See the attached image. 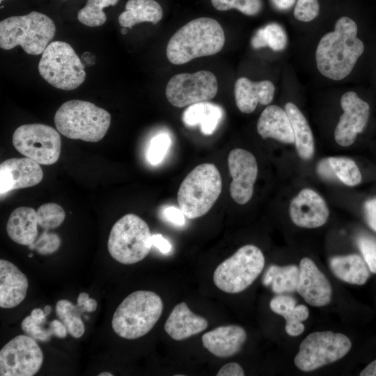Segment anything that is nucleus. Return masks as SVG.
Here are the masks:
<instances>
[{"mask_svg": "<svg viewBox=\"0 0 376 376\" xmlns=\"http://www.w3.org/2000/svg\"><path fill=\"white\" fill-rule=\"evenodd\" d=\"M364 50L355 21L347 16L340 17L334 29L318 41L315 51L316 68L328 79L343 80L352 72Z\"/></svg>", "mask_w": 376, "mask_h": 376, "instance_id": "1", "label": "nucleus"}, {"mask_svg": "<svg viewBox=\"0 0 376 376\" xmlns=\"http://www.w3.org/2000/svg\"><path fill=\"white\" fill-rule=\"evenodd\" d=\"M225 40L223 28L216 19L196 18L171 36L166 47V56L173 64H185L194 58L218 53Z\"/></svg>", "mask_w": 376, "mask_h": 376, "instance_id": "2", "label": "nucleus"}, {"mask_svg": "<svg viewBox=\"0 0 376 376\" xmlns=\"http://www.w3.org/2000/svg\"><path fill=\"white\" fill-rule=\"evenodd\" d=\"M163 308V301L155 292L135 291L125 297L116 309L111 321L112 328L123 338H139L154 327Z\"/></svg>", "mask_w": 376, "mask_h": 376, "instance_id": "3", "label": "nucleus"}, {"mask_svg": "<svg viewBox=\"0 0 376 376\" xmlns=\"http://www.w3.org/2000/svg\"><path fill=\"white\" fill-rule=\"evenodd\" d=\"M110 123L111 115L107 111L79 100L64 102L54 116V124L58 132L69 139L88 142L100 141Z\"/></svg>", "mask_w": 376, "mask_h": 376, "instance_id": "4", "label": "nucleus"}, {"mask_svg": "<svg viewBox=\"0 0 376 376\" xmlns=\"http://www.w3.org/2000/svg\"><path fill=\"white\" fill-rule=\"evenodd\" d=\"M56 26L46 15L32 11L12 16L0 22V47L10 50L19 45L31 55L42 54L54 37Z\"/></svg>", "mask_w": 376, "mask_h": 376, "instance_id": "5", "label": "nucleus"}, {"mask_svg": "<svg viewBox=\"0 0 376 376\" xmlns=\"http://www.w3.org/2000/svg\"><path fill=\"white\" fill-rule=\"evenodd\" d=\"M221 187V175L214 164L196 166L179 187L177 200L180 210L190 219L203 216L219 198Z\"/></svg>", "mask_w": 376, "mask_h": 376, "instance_id": "6", "label": "nucleus"}, {"mask_svg": "<svg viewBox=\"0 0 376 376\" xmlns=\"http://www.w3.org/2000/svg\"><path fill=\"white\" fill-rule=\"evenodd\" d=\"M152 234L147 223L139 216L127 214L113 226L108 239V251L116 261L131 265L149 253Z\"/></svg>", "mask_w": 376, "mask_h": 376, "instance_id": "7", "label": "nucleus"}, {"mask_svg": "<svg viewBox=\"0 0 376 376\" xmlns=\"http://www.w3.org/2000/svg\"><path fill=\"white\" fill-rule=\"evenodd\" d=\"M38 69L47 82L61 90H75L86 79L85 65L74 49L63 41H53L48 45Z\"/></svg>", "mask_w": 376, "mask_h": 376, "instance_id": "8", "label": "nucleus"}, {"mask_svg": "<svg viewBox=\"0 0 376 376\" xmlns=\"http://www.w3.org/2000/svg\"><path fill=\"white\" fill-rule=\"evenodd\" d=\"M264 266L262 251L252 244L244 245L217 267L213 281L223 292L239 293L253 283Z\"/></svg>", "mask_w": 376, "mask_h": 376, "instance_id": "9", "label": "nucleus"}, {"mask_svg": "<svg viewBox=\"0 0 376 376\" xmlns=\"http://www.w3.org/2000/svg\"><path fill=\"white\" fill-rule=\"evenodd\" d=\"M351 347V340L345 334L330 331L313 332L301 343L294 362L301 371H313L342 359Z\"/></svg>", "mask_w": 376, "mask_h": 376, "instance_id": "10", "label": "nucleus"}, {"mask_svg": "<svg viewBox=\"0 0 376 376\" xmlns=\"http://www.w3.org/2000/svg\"><path fill=\"white\" fill-rule=\"evenodd\" d=\"M15 149L40 164L50 165L59 158L61 139L52 127L40 124H25L17 127L13 135Z\"/></svg>", "mask_w": 376, "mask_h": 376, "instance_id": "11", "label": "nucleus"}, {"mask_svg": "<svg viewBox=\"0 0 376 376\" xmlns=\"http://www.w3.org/2000/svg\"><path fill=\"white\" fill-rule=\"evenodd\" d=\"M218 91L215 75L208 70L180 73L169 81L165 93L169 103L182 108L213 98Z\"/></svg>", "mask_w": 376, "mask_h": 376, "instance_id": "12", "label": "nucleus"}, {"mask_svg": "<svg viewBox=\"0 0 376 376\" xmlns=\"http://www.w3.org/2000/svg\"><path fill=\"white\" fill-rule=\"evenodd\" d=\"M43 353L36 340L19 335L0 351L1 376H32L40 369Z\"/></svg>", "mask_w": 376, "mask_h": 376, "instance_id": "13", "label": "nucleus"}, {"mask_svg": "<svg viewBox=\"0 0 376 376\" xmlns=\"http://www.w3.org/2000/svg\"><path fill=\"white\" fill-rule=\"evenodd\" d=\"M343 111L334 130V139L341 146H351L359 134L367 125L370 108L368 103L352 91L345 93L340 98Z\"/></svg>", "mask_w": 376, "mask_h": 376, "instance_id": "14", "label": "nucleus"}, {"mask_svg": "<svg viewBox=\"0 0 376 376\" xmlns=\"http://www.w3.org/2000/svg\"><path fill=\"white\" fill-rule=\"evenodd\" d=\"M228 165L232 178L230 196L237 203L246 204L253 194L254 183L258 175L256 159L251 152L235 148L228 155Z\"/></svg>", "mask_w": 376, "mask_h": 376, "instance_id": "15", "label": "nucleus"}, {"mask_svg": "<svg viewBox=\"0 0 376 376\" xmlns=\"http://www.w3.org/2000/svg\"><path fill=\"white\" fill-rule=\"evenodd\" d=\"M289 213L296 226L315 228L326 223L329 211L325 201L318 193L306 188L292 198Z\"/></svg>", "mask_w": 376, "mask_h": 376, "instance_id": "16", "label": "nucleus"}, {"mask_svg": "<svg viewBox=\"0 0 376 376\" xmlns=\"http://www.w3.org/2000/svg\"><path fill=\"white\" fill-rule=\"evenodd\" d=\"M43 172L40 164L28 158H11L0 164L1 195L13 189L26 188L40 183Z\"/></svg>", "mask_w": 376, "mask_h": 376, "instance_id": "17", "label": "nucleus"}, {"mask_svg": "<svg viewBox=\"0 0 376 376\" xmlns=\"http://www.w3.org/2000/svg\"><path fill=\"white\" fill-rule=\"evenodd\" d=\"M297 292L308 304L324 306L331 299V286L315 263L308 258H303L299 264Z\"/></svg>", "mask_w": 376, "mask_h": 376, "instance_id": "18", "label": "nucleus"}, {"mask_svg": "<svg viewBox=\"0 0 376 376\" xmlns=\"http://www.w3.org/2000/svg\"><path fill=\"white\" fill-rule=\"evenodd\" d=\"M246 332L238 325L218 327L202 336L203 347L218 357H229L240 352Z\"/></svg>", "mask_w": 376, "mask_h": 376, "instance_id": "19", "label": "nucleus"}, {"mask_svg": "<svg viewBox=\"0 0 376 376\" xmlns=\"http://www.w3.org/2000/svg\"><path fill=\"white\" fill-rule=\"evenodd\" d=\"M275 86L269 80L253 81L246 77L239 78L235 84V100L239 110L251 113L258 104H269L274 96Z\"/></svg>", "mask_w": 376, "mask_h": 376, "instance_id": "20", "label": "nucleus"}, {"mask_svg": "<svg viewBox=\"0 0 376 376\" xmlns=\"http://www.w3.org/2000/svg\"><path fill=\"white\" fill-rule=\"evenodd\" d=\"M29 286L26 275L10 261L0 260V307L11 308L25 298Z\"/></svg>", "mask_w": 376, "mask_h": 376, "instance_id": "21", "label": "nucleus"}, {"mask_svg": "<svg viewBox=\"0 0 376 376\" xmlns=\"http://www.w3.org/2000/svg\"><path fill=\"white\" fill-rule=\"evenodd\" d=\"M207 326L205 318L194 313L185 302H181L173 308L164 330L173 340H182L203 331Z\"/></svg>", "mask_w": 376, "mask_h": 376, "instance_id": "22", "label": "nucleus"}, {"mask_svg": "<svg viewBox=\"0 0 376 376\" xmlns=\"http://www.w3.org/2000/svg\"><path fill=\"white\" fill-rule=\"evenodd\" d=\"M258 133L263 139L272 138L285 143L295 142L294 133L288 116L279 106L268 105L257 123Z\"/></svg>", "mask_w": 376, "mask_h": 376, "instance_id": "23", "label": "nucleus"}, {"mask_svg": "<svg viewBox=\"0 0 376 376\" xmlns=\"http://www.w3.org/2000/svg\"><path fill=\"white\" fill-rule=\"evenodd\" d=\"M38 225L36 211L31 207H19L11 212L6 231L15 242L29 246L37 240Z\"/></svg>", "mask_w": 376, "mask_h": 376, "instance_id": "24", "label": "nucleus"}, {"mask_svg": "<svg viewBox=\"0 0 376 376\" xmlns=\"http://www.w3.org/2000/svg\"><path fill=\"white\" fill-rule=\"evenodd\" d=\"M296 304L297 301L293 297L283 295L274 297L269 303L271 310L285 319V329L291 336H297L303 333L305 327L302 322L309 315L307 306Z\"/></svg>", "mask_w": 376, "mask_h": 376, "instance_id": "25", "label": "nucleus"}, {"mask_svg": "<svg viewBox=\"0 0 376 376\" xmlns=\"http://www.w3.org/2000/svg\"><path fill=\"white\" fill-rule=\"evenodd\" d=\"M223 116V109L218 104L200 102L189 105L182 113V120L188 127L199 125L205 135L214 133Z\"/></svg>", "mask_w": 376, "mask_h": 376, "instance_id": "26", "label": "nucleus"}, {"mask_svg": "<svg viewBox=\"0 0 376 376\" xmlns=\"http://www.w3.org/2000/svg\"><path fill=\"white\" fill-rule=\"evenodd\" d=\"M294 133L295 143L299 156L308 160L315 152V141L308 122L300 109L292 102L285 105Z\"/></svg>", "mask_w": 376, "mask_h": 376, "instance_id": "27", "label": "nucleus"}, {"mask_svg": "<svg viewBox=\"0 0 376 376\" xmlns=\"http://www.w3.org/2000/svg\"><path fill=\"white\" fill-rule=\"evenodd\" d=\"M329 265L336 277L350 284L363 285L370 276L367 263L357 254L333 257Z\"/></svg>", "mask_w": 376, "mask_h": 376, "instance_id": "28", "label": "nucleus"}, {"mask_svg": "<svg viewBox=\"0 0 376 376\" xmlns=\"http://www.w3.org/2000/svg\"><path fill=\"white\" fill-rule=\"evenodd\" d=\"M162 16V8L155 0H128L125 10L118 17V22L122 27L132 28L144 22L156 24Z\"/></svg>", "mask_w": 376, "mask_h": 376, "instance_id": "29", "label": "nucleus"}, {"mask_svg": "<svg viewBox=\"0 0 376 376\" xmlns=\"http://www.w3.org/2000/svg\"><path fill=\"white\" fill-rule=\"evenodd\" d=\"M299 276V267L295 265L269 267L263 278L265 286H271L276 294L297 291Z\"/></svg>", "mask_w": 376, "mask_h": 376, "instance_id": "30", "label": "nucleus"}, {"mask_svg": "<svg viewBox=\"0 0 376 376\" xmlns=\"http://www.w3.org/2000/svg\"><path fill=\"white\" fill-rule=\"evenodd\" d=\"M21 328L26 335L41 342L49 341L52 336L64 338L68 334L59 320L47 322V317L33 318L31 315L22 320Z\"/></svg>", "mask_w": 376, "mask_h": 376, "instance_id": "31", "label": "nucleus"}, {"mask_svg": "<svg viewBox=\"0 0 376 376\" xmlns=\"http://www.w3.org/2000/svg\"><path fill=\"white\" fill-rule=\"evenodd\" d=\"M251 45L256 49L268 47L274 52H280L288 45V36L281 25L272 22L256 31Z\"/></svg>", "mask_w": 376, "mask_h": 376, "instance_id": "32", "label": "nucleus"}, {"mask_svg": "<svg viewBox=\"0 0 376 376\" xmlns=\"http://www.w3.org/2000/svg\"><path fill=\"white\" fill-rule=\"evenodd\" d=\"M84 311L69 300L60 299L56 305V313L58 320L64 324L68 333L73 338H79L85 331V326L81 318Z\"/></svg>", "mask_w": 376, "mask_h": 376, "instance_id": "33", "label": "nucleus"}, {"mask_svg": "<svg viewBox=\"0 0 376 376\" xmlns=\"http://www.w3.org/2000/svg\"><path fill=\"white\" fill-rule=\"evenodd\" d=\"M119 0H87L86 6L77 13L78 20L83 24L95 27L103 25L107 20V15L103 9L113 6Z\"/></svg>", "mask_w": 376, "mask_h": 376, "instance_id": "34", "label": "nucleus"}, {"mask_svg": "<svg viewBox=\"0 0 376 376\" xmlns=\"http://www.w3.org/2000/svg\"><path fill=\"white\" fill-rule=\"evenodd\" d=\"M338 180L347 186H356L361 181V173L352 159L344 157H327Z\"/></svg>", "mask_w": 376, "mask_h": 376, "instance_id": "35", "label": "nucleus"}, {"mask_svg": "<svg viewBox=\"0 0 376 376\" xmlns=\"http://www.w3.org/2000/svg\"><path fill=\"white\" fill-rule=\"evenodd\" d=\"M36 213L38 225L45 230L56 228L63 222L65 217L63 207L54 203L42 205Z\"/></svg>", "mask_w": 376, "mask_h": 376, "instance_id": "36", "label": "nucleus"}, {"mask_svg": "<svg viewBox=\"0 0 376 376\" xmlns=\"http://www.w3.org/2000/svg\"><path fill=\"white\" fill-rule=\"evenodd\" d=\"M214 8L220 11L235 8L242 13L253 16L262 10V0H211Z\"/></svg>", "mask_w": 376, "mask_h": 376, "instance_id": "37", "label": "nucleus"}, {"mask_svg": "<svg viewBox=\"0 0 376 376\" xmlns=\"http://www.w3.org/2000/svg\"><path fill=\"white\" fill-rule=\"evenodd\" d=\"M171 143V139L168 134L161 133L153 137L147 152L148 162L152 165L159 164L164 159Z\"/></svg>", "mask_w": 376, "mask_h": 376, "instance_id": "38", "label": "nucleus"}, {"mask_svg": "<svg viewBox=\"0 0 376 376\" xmlns=\"http://www.w3.org/2000/svg\"><path fill=\"white\" fill-rule=\"evenodd\" d=\"M358 246L371 273H376V238L361 235L357 238Z\"/></svg>", "mask_w": 376, "mask_h": 376, "instance_id": "39", "label": "nucleus"}, {"mask_svg": "<svg viewBox=\"0 0 376 376\" xmlns=\"http://www.w3.org/2000/svg\"><path fill=\"white\" fill-rule=\"evenodd\" d=\"M60 244L61 239L58 235L45 230L36 242L28 246L31 249H36L40 254L47 255L55 252Z\"/></svg>", "mask_w": 376, "mask_h": 376, "instance_id": "40", "label": "nucleus"}, {"mask_svg": "<svg viewBox=\"0 0 376 376\" xmlns=\"http://www.w3.org/2000/svg\"><path fill=\"white\" fill-rule=\"evenodd\" d=\"M319 12L318 0H297L293 14L298 21L309 22L318 17Z\"/></svg>", "mask_w": 376, "mask_h": 376, "instance_id": "41", "label": "nucleus"}, {"mask_svg": "<svg viewBox=\"0 0 376 376\" xmlns=\"http://www.w3.org/2000/svg\"><path fill=\"white\" fill-rule=\"evenodd\" d=\"M163 216L166 221L175 226H182L185 224V215L180 208L173 206L167 207L164 210Z\"/></svg>", "mask_w": 376, "mask_h": 376, "instance_id": "42", "label": "nucleus"}, {"mask_svg": "<svg viewBox=\"0 0 376 376\" xmlns=\"http://www.w3.org/2000/svg\"><path fill=\"white\" fill-rule=\"evenodd\" d=\"M364 212L368 226L376 231V198L368 200L365 203Z\"/></svg>", "mask_w": 376, "mask_h": 376, "instance_id": "43", "label": "nucleus"}, {"mask_svg": "<svg viewBox=\"0 0 376 376\" xmlns=\"http://www.w3.org/2000/svg\"><path fill=\"white\" fill-rule=\"evenodd\" d=\"M77 305L82 309L84 312L91 313L96 310L97 304L95 299L89 297V295L86 292H81L77 301Z\"/></svg>", "mask_w": 376, "mask_h": 376, "instance_id": "44", "label": "nucleus"}, {"mask_svg": "<svg viewBox=\"0 0 376 376\" xmlns=\"http://www.w3.org/2000/svg\"><path fill=\"white\" fill-rule=\"evenodd\" d=\"M244 372L242 366L236 362H230L223 366L217 376H243Z\"/></svg>", "mask_w": 376, "mask_h": 376, "instance_id": "45", "label": "nucleus"}, {"mask_svg": "<svg viewBox=\"0 0 376 376\" xmlns=\"http://www.w3.org/2000/svg\"><path fill=\"white\" fill-rule=\"evenodd\" d=\"M317 173L327 180H336L337 178L329 162L328 158L320 160L317 165Z\"/></svg>", "mask_w": 376, "mask_h": 376, "instance_id": "46", "label": "nucleus"}, {"mask_svg": "<svg viewBox=\"0 0 376 376\" xmlns=\"http://www.w3.org/2000/svg\"><path fill=\"white\" fill-rule=\"evenodd\" d=\"M152 246H155L164 254L169 253L172 248L171 243L161 234H154L152 235Z\"/></svg>", "mask_w": 376, "mask_h": 376, "instance_id": "47", "label": "nucleus"}, {"mask_svg": "<svg viewBox=\"0 0 376 376\" xmlns=\"http://www.w3.org/2000/svg\"><path fill=\"white\" fill-rule=\"evenodd\" d=\"M273 6L278 10L283 11L291 8L296 0H270Z\"/></svg>", "mask_w": 376, "mask_h": 376, "instance_id": "48", "label": "nucleus"}, {"mask_svg": "<svg viewBox=\"0 0 376 376\" xmlns=\"http://www.w3.org/2000/svg\"><path fill=\"white\" fill-rule=\"evenodd\" d=\"M361 376H376V359L370 363L360 373Z\"/></svg>", "mask_w": 376, "mask_h": 376, "instance_id": "49", "label": "nucleus"}, {"mask_svg": "<svg viewBox=\"0 0 376 376\" xmlns=\"http://www.w3.org/2000/svg\"><path fill=\"white\" fill-rule=\"evenodd\" d=\"M83 56L87 58V59H83L82 63L86 66L93 65L95 61L94 55L90 52H85L82 54Z\"/></svg>", "mask_w": 376, "mask_h": 376, "instance_id": "50", "label": "nucleus"}, {"mask_svg": "<svg viewBox=\"0 0 376 376\" xmlns=\"http://www.w3.org/2000/svg\"><path fill=\"white\" fill-rule=\"evenodd\" d=\"M45 313L48 316L52 312V308L50 306H45L44 308Z\"/></svg>", "mask_w": 376, "mask_h": 376, "instance_id": "51", "label": "nucleus"}, {"mask_svg": "<svg viewBox=\"0 0 376 376\" xmlns=\"http://www.w3.org/2000/svg\"><path fill=\"white\" fill-rule=\"evenodd\" d=\"M99 376H112L113 374L109 373V372H103L98 375Z\"/></svg>", "mask_w": 376, "mask_h": 376, "instance_id": "52", "label": "nucleus"}, {"mask_svg": "<svg viewBox=\"0 0 376 376\" xmlns=\"http://www.w3.org/2000/svg\"><path fill=\"white\" fill-rule=\"evenodd\" d=\"M120 32L122 34L125 35L127 33V28L123 27Z\"/></svg>", "mask_w": 376, "mask_h": 376, "instance_id": "53", "label": "nucleus"}, {"mask_svg": "<svg viewBox=\"0 0 376 376\" xmlns=\"http://www.w3.org/2000/svg\"><path fill=\"white\" fill-rule=\"evenodd\" d=\"M33 255L31 253L29 255V257H31Z\"/></svg>", "mask_w": 376, "mask_h": 376, "instance_id": "54", "label": "nucleus"}, {"mask_svg": "<svg viewBox=\"0 0 376 376\" xmlns=\"http://www.w3.org/2000/svg\"><path fill=\"white\" fill-rule=\"evenodd\" d=\"M3 1H5V0H0V2H2Z\"/></svg>", "mask_w": 376, "mask_h": 376, "instance_id": "55", "label": "nucleus"}]
</instances>
